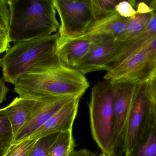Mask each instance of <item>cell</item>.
Returning <instances> with one entry per match:
<instances>
[{
    "label": "cell",
    "mask_w": 156,
    "mask_h": 156,
    "mask_svg": "<svg viewBox=\"0 0 156 156\" xmlns=\"http://www.w3.org/2000/svg\"><path fill=\"white\" fill-rule=\"evenodd\" d=\"M89 87L85 75L58 61L24 74L14 84V91L20 98L43 102L81 98Z\"/></svg>",
    "instance_id": "cell-1"
},
{
    "label": "cell",
    "mask_w": 156,
    "mask_h": 156,
    "mask_svg": "<svg viewBox=\"0 0 156 156\" xmlns=\"http://www.w3.org/2000/svg\"><path fill=\"white\" fill-rule=\"evenodd\" d=\"M58 35V32L14 43L2 59L5 82L14 85L24 74L59 61L56 53Z\"/></svg>",
    "instance_id": "cell-2"
},
{
    "label": "cell",
    "mask_w": 156,
    "mask_h": 156,
    "mask_svg": "<svg viewBox=\"0 0 156 156\" xmlns=\"http://www.w3.org/2000/svg\"><path fill=\"white\" fill-rule=\"evenodd\" d=\"M12 1L10 42L16 43L58 32L60 25L53 0Z\"/></svg>",
    "instance_id": "cell-3"
},
{
    "label": "cell",
    "mask_w": 156,
    "mask_h": 156,
    "mask_svg": "<svg viewBox=\"0 0 156 156\" xmlns=\"http://www.w3.org/2000/svg\"><path fill=\"white\" fill-rule=\"evenodd\" d=\"M113 85L109 81L97 82L93 87L89 103L93 138L103 153L114 154Z\"/></svg>",
    "instance_id": "cell-4"
},
{
    "label": "cell",
    "mask_w": 156,
    "mask_h": 156,
    "mask_svg": "<svg viewBox=\"0 0 156 156\" xmlns=\"http://www.w3.org/2000/svg\"><path fill=\"white\" fill-rule=\"evenodd\" d=\"M154 123L152 103L147 82L139 83L137 93L128 122L123 152L128 156L142 142Z\"/></svg>",
    "instance_id": "cell-5"
},
{
    "label": "cell",
    "mask_w": 156,
    "mask_h": 156,
    "mask_svg": "<svg viewBox=\"0 0 156 156\" xmlns=\"http://www.w3.org/2000/svg\"><path fill=\"white\" fill-rule=\"evenodd\" d=\"M53 1L61 22L58 31L59 36H81L94 22L90 0Z\"/></svg>",
    "instance_id": "cell-6"
},
{
    "label": "cell",
    "mask_w": 156,
    "mask_h": 156,
    "mask_svg": "<svg viewBox=\"0 0 156 156\" xmlns=\"http://www.w3.org/2000/svg\"><path fill=\"white\" fill-rule=\"evenodd\" d=\"M139 83L136 82L112 83L114 90L113 146L114 154L116 156H121L123 153L125 135Z\"/></svg>",
    "instance_id": "cell-7"
},
{
    "label": "cell",
    "mask_w": 156,
    "mask_h": 156,
    "mask_svg": "<svg viewBox=\"0 0 156 156\" xmlns=\"http://www.w3.org/2000/svg\"><path fill=\"white\" fill-rule=\"evenodd\" d=\"M101 36H81L67 38L58 35L57 43V56L64 66L75 69Z\"/></svg>",
    "instance_id": "cell-8"
},
{
    "label": "cell",
    "mask_w": 156,
    "mask_h": 156,
    "mask_svg": "<svg viewBox=\"0 0 156 156\" xmlns=\"http://www.w3.org/2000/svg\"><path fill=\"white\" fill-rule=\"evenodd\" d=\"M115 39L101 37L86 56L79 62L76 69L83 75L98 71H105L117 49Z\"/></svg>",
    "instance_id": "cell-9"
},
{
    "label": "cell",
    "mask_w": 156,
    "mask_h": 156,
    "mask_svg": "<svg viewBox=\"0 0 156 156\" xmlns=\"http://www.w3.org/2000/svg\"><path fill=\"white\" fill-rule=\"evenodd\" d=\"M74 98L75 97H66L47 101H38L36 109L26 123L14 137L11 144L29 138L63 106Z\"/></svg>",
    "instance_id": "cell-10"
},
{
    "label": "cell",
    "mask_w": 156,
    "mask_h": 156,
    "mask_svg": "<svg viewBox=\"0 0 156 156\" xmlns=\"http://www.w3.org/2000/svg\"><path fill=\"white\" fill-rule=\"evenodd\" d=\"M147 63V57L144 50L131 55L104 77L111 83L136 82H143Z\"/></svg>",
    "instance_id": "cell-11"
},
{
    "label": "cell",
    "mask_w": 156,
    "mask_h": 156,
    "mask_svg": "<svg viewBox=\"0 0 156 156\" xmlns=\"http://www.w3.org/2000/svg\"><path fill=\"white\" fill-rule=\"evenodd\" d=\"M80 98H74L66 103L28 138L37 140L52 134L72 130Z\"/></svg>",
    "instance_id": "cell-12"
},
{
    "label": "cell",
    "mask_w": 156,
    "mask_h": 156,
    "mask_svg": "<svg viewBox=\"0 0 156 156\" xmlns=\"http://www.w3.org/2000/svg\"><path fill=\"white\" fill-rule=\"evenodd\" d=\"M156 36V9L147 26L136 36L126 42H117L116 52L107 64L105 71L107 72L118 66L126 59L143 49Z\"/></svg>",
    "instance_id": "cell-13"
},
{
    "label": "cell",
    "mask_w": 156,
    "mask_h": 156,
    "mask_svg": "<svg viewBox=\"0 0 156 156\" xmlns=\"http://www.w3.org/2000/svg\"><path fill=\"white\" fill-rule=\"evenodd\" d=\"M38 103L18 97L5 107L12 125L14 137L29 120L36 109Z\"/></svg>",
    "instance_id": "cell-14"
},
{
    "label": "cell",
    "mask_w": 156,
    "mask_h": 156,
    "mask_svg": "<svg viewBox=\"0 0 156 156\" xmlns=\"http://www.w3.org/2000/svg\"><path fill=\"white\" fill-rule=\"evenodd\" d=\"M127 19L115 12L106 18L94 22L83 36L104 37L115 39L125 31Z\"/></svg>",
    "instance_id": "cell-15"
},
{
    "label": "cell",
    "mask_w": 156,
    "mask_h": 156,
    "mask_svg": "<svg viewBox=\"0 0 156 156\" xmlns=\"http://www.w3.org/2000/svg\"><path fill=\"white\" fill-rule=\"evenodd\" d=\"M153 15V11H137L134 16L128 18L125 31L115 40L117 42H126L135 37L147 26Z\"/></svg>",
    "instance_id": "cell-16"
},
{
    "label": "cell",
    "mask_w": 156,
    "mask_h": 156,
    "mask_svg": "<svg viewBox=\"0 0 156 156\" xmlns=\"http://www.w3.org/2000/svg\"><path fill=\"white\" fill-rule=\"evenodd\" d=\"M75 147L72 130L62 132L48 148L47 156H70Z\"/></svg>",
    "instance_id": "cell-17"
},
{
    "label": "cell",
    "mask_w": 156,
    "mask_h": 156,
    "mask_svg": "<svg viewBox=\"0 0 156 156\" xmlns=\"http://www.w3.org/2000/svg\"><path fill=\"white\" fill-rule=\"evenodd\" d=\"M128 156H156V127L154 120L146 137Z\"/></svg>",
    "instance_id": "cell-18"
},
{
    "label": "cell",
    "mask_w": 156,
    "mask_h": 156,
    "mask_svg": "<svg viewBox=\"0 0 156 156\" xmlns=\"http://www.w3.org/2000/svg\"><path fill=\"white\" fill-rule=\"evenodd\" d=\"M119 2L118 0H90L94 22L100 21L115 13V7Z\"/></svg>",
    "instance_id": "cell-19"
},
{
    "label": "cell",
    "mask_w": 156,
    "mask_h": 156,
    "mask_svg": "<svg viewBox=\"0 0 156 156\" xmlns=\"http://www.w3.org/2000/svg\"><path fill=\"white\" fill-rule=\"evenodd\" d=\"M13 138L11 123L5 108H2L0 109V150L7 151Z\"/></svg>",
    "instance_id": "cell-20"
},
{
    "label": "cell",
    "mask_w": 156,
    "mask_h": 156,
    "mask_svg": "<svg viewBox=\"0 0 156 156\" xmlns=\"http://www.w3.org/2000/svg\"><path fill=\"white\" fill-rule=\"evenodd\" d=\"M147 57V63L143 82H147L156 74V36L143 49Z\"/></svg>",
    "instance_id": "cell-21"
},
{
    "label": "cell",
    "mask_w": 156,
    "mask_h": 156,
    "mask_svg": "<svg viewBox=\"0 0 156 156\" xmlns=\"http://www.w3.org/2000/svg\"><path fill=\"white\" fill-rule=\"evenodd\" d=\"M12 0H0V31L8 36L12 16Z\"/></svg>",
    "instance_id": "cell-22"
},
{
    "label": "cell",
    "mask_w": 156,
    "mask_h": 156,
    "mask_svg": "<svg viewBox=\"0 0 156 156\" xmlns=\"http://www.w3.org/2000/svg\"><path fill=\"white\" fill-rule=\"evenodd\" d=\"M59 133L52 134L37 140L28 156H47L48 148Z\"/></svg>",
    "instance_id": "cell-23"
},
{
    "label": "cell",
    "mask_w": 156,
    "mask_h": 156,
    "mask_svg": "<svg viewBox=\"0 0 156 156\" xmlns=\"http://www.w3.org/2000/svg\"><path fill=\"white\" fill-rule=\"evenodd\" d=\"M37 140L27 139L11 144L4 156H28Z\"/></svg>",
    "instance_id": "cell-24"
},
{
    "label": "cell",
    "mask_w": 156,
    "mask_h": 156,
    "mask_svg": "<svg viewBox=\"0 0 156 156\" xmlns=\"http://www.w3.org/2000/svg\"><path fill=\"white\" fill-rule=\"evenodd\" d=\"M115 10L119 15L125 18L133 17L137 13L131 1H120L115 7Z\"/></svg>",
    "instance_id": "cell-25"
},
{
    "label": "cell",
    "mask_w": 156,
    "mask_h": 156,
    "mask_svg": "<svg viewBox=\"0 0 156 156\" xmlns=\"http://www.w3.org/2000/svg\"><path fill=\"white\" fill-rule=\"evenodd\" d=\"M147 82L150 101L156 107V75Z\"/></svg>",
    "instance_id": "cell-26"
},
{
    "label": "cell",
    "mask_w": 156,
    "mask_h": 156,
    "mask_svg": "<svg viewBox=\"0 0 156 156\" xmlns=\"http://www.w3.org/2000/svg\"><path fill=\"white\" fill-rule=\"evenodd\" d=\"M10 43L8 36L0 31V55L8 50Z\"/></svg>",
    "instance_id": "cell-27"
},
{
    "label": "cell",
    "mask_w": 156,
    "mask_h": 156,
    "mask_svg": "<svg viewBox=\"0 0 156 156\" xmlns=\"http://www.w3.org/2000/svg\"><path fill=\"white\" fill-rule=\"evenodd\" d=\"M9 89L5 85L3 78H0V104L6 100Z\"/></svg>",
    "instance_id": "cell-28"
},
{
    "label": "cell",
    "mask_w": 156,
    "mask_h": 156,
    "mask_svg": "<svg viewBox=\"0 0 156 156\" xmlns=\"http://www.w3.org/2000/svg\"><path fill=\"white\" fill-rule=\"evenodd\" d=\"M70 156H97L89 150L82 149L77 151L74 150Z\"/></svg>",
    "instance_id": "cell-29"
},
{
    "label": "cell",
    "mask_w": 156,
    "mask_h": 156,
    "mask_svg": "<svg viewBox=\"0 0 156 156\" xmlns=\"http://www.w3.org/2000/svg\"><path fill=\"white\" fill-rule=\"evenodd\" d=\"M152 103V102H151ZM152 110L154 117V122L156 127V107L153 103H152Z\"/></svg>",
    "instance_id": "cell-30"
},
{
    "label": "cell",
    "mask_w": 156,
    "mask_h": 156,
    "mask_svg": "<svg viewBox=\"0 0 156 156\" xmlns=\"http://www.w3.org/2000/svg\"><path fill=\"white\" fill-rule=\"evenodd\" d=\"M97 156H116L115 155L112 154H107V153H102L100 155Z\"/></svg>",
    "instance_id": "cell-31"
},
{
    "label": "cell",
    "mask_w": 156,
    "mask_h": 156,
    "mask_svg": "<svg viewBox=\"0 0 156 156\" xmlns=\"http://www.w3.org/2000/svg\"><path fill=\"white\" fill-rule=\"evenodd\" d=\"M6 151L5 150H0V156H4Z\"/></svg>",
    "instance_id": "cell-32"
},
{
    "label": "cell",
    "mask_w": 156,
    "mask_h": 156,
    "mask_svg": "<svg viewBox=\"0 0 156 156\" xmlns=\"http://www.w3.org/2000/svg\"><path fill=\"white\" fill-rule=\"evenodd\" d=\"M1 63H2V59H0V66L1 65Z\"/></svg>",
    "instance_id": "cell-33"
},
{
    "label": "cell",
    "mask_w": 156,
    "mask_h": 156,
    "mask_svg": "<svg viewBox=\"0 0 156 156\" xmlns=\"http://www.w3.org/2000/svg\"></svg>",
    "instance_id": "cell-34"
}]
</instances>
